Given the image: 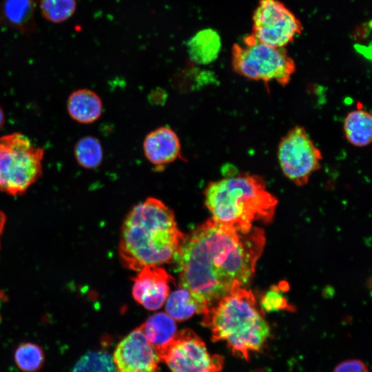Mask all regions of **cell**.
<instances>
[{
  "instance_id": "1",
  "label": "cell",
  "mask_w": 372,
  "mask_h": 372,
  "mask_svg": "<svg viewBox=\"0 0 372 372\" xmlns=\"http://www.w3.org/2000/svg\"><path fill=\"white\" fill-rule=\"evenodd\" d=\"M265 242L260 228L242 231L212 218L207 220L184 237L174 258L180 286L191 292L205 312L250 280Z\"/></svg>"
},
{
  "instance_id": "2",
  "label": "cell",
  "mask_w": 372,
  "mask_h": 372,
  "mask_svg": "<svg viewBox=\"0 0 372 372\" xmlns=\"http://www.w3.org/2000/svg\"><path fill=\"white\" fill-rule=\"evenodd\" d=\"M184 237L172 210L161 200L149 197L134 206L126 216L119 255L124 265L132 270L158 266L175 258Z\"/></svg>"
},
{
  "instance_id": "3",
  "label": "cell",
  "mask_w": 372,
  "mask_h": 372,
  "mask_svg": "<svg viewBox=\"0 0 372 372\" xmlns=\"http://www.w3.org/2000/svg\"><path fill=\"white\" fill-rule=\"evenodd\" d=\"M202 324L211 333L214 342H225L232 353L246 361L260 352L271 337L263 311L251 291L234 287L203 314Z\"/></svg>"
},
{
  "instance_id": "4",
  "label": "cell",
  "mask_w": 372,
  "mask_h": 372,
  "mask_svg": "<svg viewBox=\"0 0 372 372\" xmlns=\"http://www.w3.org/2000/svg\"><path fill=\"white\" fill-rule=\"evenodd\" d=\"M204 194L212 219L242 231L271 220L278 204L261 176L244 172L209 183Z\"/></svg>"
},
{
  "instance_id": "5",
  "label": "cell",
  "mask_w": 372,
  "mask_h": 372,
  "mask_svg": "<svg viewBox=\"0 0 372 372\" xmlns=\"http://www.w3.org/2000/svg\"><path fill=\"white\" fill-rule=\"evenodd\" d=\"M44 154L43 148L21 133L0 136V192H26L42 176Z\"/></svg>"
},
{
  "instance_id": "6",
  "label": "cell",
  "mask_w": 372,
  "mask_h": 372,
  "mask_svg": "<svg viewBox=\"0 0 372 372\" xmlns=\"http://www.w3.org/2000/svg\"><path fill=\"white\" fill-rule=\"evenodd\" d=\"M231 64L239 75L265 83L275 81L287 85L296 71L293 59L285 48H276L258 41L252 34L231 49Z\"/></svg>"
},
{
  "instance_id": "7",
  "label": "cell",
  "mask_w": 372,
  "mask_h": 372,
  "mask_svg": "<svg viewBox=\"0 0 372 372\" xmlns=\"http://www.w3.org/2000/svg\"><path fill=\"white\" fill-rule=\"evenodd\" d=\"M156 353L171 372H220L224 363L223 358L211 355L203 340L190 329L177 332Z\"/></svg>"
},
{
  "instance_id": "8",
  "label": "cell",
  "mask_w": 372,
  "mask_h": 372,
  "mask_svg": "<svg viewBox=\"0 0 372 372\" xmlns=\"http://www.w3.org/2000/svg\"><path fill=\"white\" fill-rule=\"evenodd\" d=\"M278 159L285 176L295 185L303 186L321 167L322 154L305 129L295 126L280 140Z\"/></svg>"
},
{
  "instance_id": "9",
  "label": "cell",
  "mask_w": 372,
  "mask_h": 372,
  "mask_svg": "<svg viewBox=\"0 0 372 372\" xmlns=\"http://www.w3.org/2000/svg\"><path fill=\"white\" fill-rule=\"evenodd\" d=\"M252 34L260 42L285 48L301 34L298 17L279 0H260L254 12Z\"/></svg>"
},
{
  "instance_id": "10",
  "label": "cell",
  "mask_w": 372,
  "mask_h": 372,
  "mask_svg": "<svg viewBox=\"0 0 372 372\" xmlns=\"http://www.w3.org/2000/svg\"><path fill=\"white\" fill-rule=\"evenodd\" d=\"M112 359L116 372H160V359L141 325L119 342Z\"/></svg>"
},
{
  "instance_id": "11",
  "label": "cell",
  "mask_w": 372,
  "mask_h": 372,
  "mask_svg": "<svg viewBox=\"0 0 372 372\" xmlns=\"http://www.w3.org/2000/svg\"><path fill=\"white\" fill-rule=\"evenodd\" d=\"M173 278L162 267L147 266L138 271L134 280L132 293L136 302L149 310L161 308L169 293Z\"/></svg>"
},
{
  "instance_id": "12",
  "label": "cell",
  "mask_w": 372,
  "mask_h": 372,
  "mask_svg": "<svg viewBox=\"0 0 372 372\" xmlns=\"http://www.w3.org/2000/svg\"><path fill=\"white\" fill-rule=\"evenodd\" d=\"M143 148L148 161L157 167L173 163L180 156L179 138L167 126L157 127L148 133L144 138Z\"/></svg>"
},
{
  "instance_id": "13",
  "label": "cell",
  "mask_w": 372,
  "mask_h": 372,
  "mask_svg": "<svg viewBox=\"0 0 372 372\" xmlns=\"http://www.w3.org/2000/svg\"><path fill=\"white\" fill-rule=\"evenodd\" d=\"M39 0H1L0 23L26 34L37 28L34 13Z\"/></svg>"
},
{
  "instance_id": "14",
  "label": "cell",
  "mask_w": 372,
  "mask_h": 372,
  "mask_svg": "<svg viewBox=\"0 0 372 372\" xmlns=\"http://www.w3.org/2000/svg\"><path fill=\"white\" fill-rule=\"evenodd\" d=\"M100 96L89 89H78L70 94L67 101V110L75 121L90 124L96 121L103 112Z\"/></svg>"
},
{
  "instance_id": "15",
  "label": "cell",
  "mask_w": 372,
  "mask_h": 372,
  "mask_svg": "<svg viewBox=\"0 0 372 372\" xmlns=\"http://www.w3.org/2000/svg\"><path fill=\"white\" fill-rule=\"evenodd\" d=\"M221 38L217 31L205 28L196 32L187 43L190 59L199 65H207L218 56Z\"/></svg>"
},
{
  "instance_id": "16",
  "label": "cell",
  "mask_w": 372,
  "mask_h": 372,
  "mask_svg": "<svg viewBox=\"0 0 372 372\" xmlns=\"http://www.w3.org/2000/svg\"><path fill=\"white\" fill-rule=\"evenodd\" d=\"M343 128L345 137L351 145L362 147L371 143L372 116L369 112L361 108L349 112L344 118Z\"/></svg>"
},
{
  "instance_id": "17",
  "label": "cell",
  "mask_w": 372,
  "mask_h": 372,
  "mask_svg": "<svg viewBox=\"0 0 372 372\" xmlns=\"http://www.w3.org/2000/svg\"><path fill=\"white\" fill-rule=\"evenodd\" d=\"M141 327L156 353L167 344L177 333L174 320L162 312L151 316Z\"/></svg>"
},
{
  "instance_id": "18",
  "label": "cell",
  "mask_w": 372,
  "mask_h": 372,
  "mask_svg": "<svg viewBox=\"0 0 372 372\" xmlns=\"http://www.w3.org/2000/svg\"><path fill=\"white\" fill-rule=\"evenodd\" d=\"M165 309L174 320L183 321L196 313L203 314L205 309L185 288L180 287L167 297Z\"/></svg>"
},
{
  "instance_id": "19",
  "label": "cell",
  "mask_w": 372,
  "mask_h": 372,
  "mask_svg": "<svg viewBox=\"0 0 372 372\" xmlns=\"http://www.w3.org/2000/svg\"><path fill=\"white\" fill-rule=\"evenodd\" d=\"M74 156L79 165L84 168L98 167L103 159V149L101 142L92 136L80 138L74 146Z\"/></svg>"
},
{
  "instance_id": "20",
  "label": "cell",
  "mask_w": 372,
  "mask_h": 372,
  "mask_svg": "<svg viewBox=\"0 0 372 372\" xmlns=\"http://www.w3.org/2000/svg\"><path fill=\"white\" fill-rule=\"evenodd\" d=\"M14 360L17 367L23 372H37L45 362L42 348L32 342L21 344L14 351Z\"/></svg>"
},
{
  "instance_id": "21",
  "label": "cell",
  "mask_w": 372,
  "mask_h": 372,
  "mask_svg": "<svg viewBox=\"0 0 372 372\" xmlns=\"http://www.w3.org/2000/svg\"><path fill=\"white\" fill-rule=\"evenodd\" d=\"M43 17L52 23H62L70 18L76 9V0H39Z\"/></svg>"
},
{
  "instance_id": "22",
  "label": "cell",
  "mask_w": 372,
  "mask_h": 372,
  "mask_svg": "<svg viewBox=\"0 0 372 372\" xmlns=\"http://www.w3.org/2000/svg\"><path fill=\"white\" fill-rule=\"evenodd\" d=\"M72 372H116L112 358L103 351H92L83 355Z\"/></svg>"
},
{
  "instance_id": "23",
  "label": "cell",
  "mask_w": 372,
  "mask_h": 372,
  "mask_svg": "<svg viewBox=\"0 0 372 372\" xmlns=\"http://www.w3.org/2000/svg\"><path fill=\"white\" fill-rule=\"evenodd\" d=\"M260 309L271 313L280 311H293L284 296V287L273 286L262 296L260 300Z\"/></svg>"
},
{
  "instance_id": "24",
  "label": "cell",
  "mask_w": 372,
  "mask_h": 372,
  "mask_svg": "<svg viewBox=\"0 0 372 372\" xmlns=\"http://www.w3.org/2000/svg\"><path fill=\"white\" fill-rule=\"evenodd\" d=\"M333 372H369L366 364L357 359H349L338 364Z\"/></svg>"
},
{
  "instance_id": "25",
  "label": "cell",
  "mask_w": 372,
  "mask_h": 372,
  "mask_svg": "<svg viewBox=\"0 0 372 372\" xmlns=\"http://www.w3.org/2000/svg\"><path fill=\"white\" fill-rule=\"evenodd\" d=\"M6 220H7V218H6V214H4L3 211L0 209V244H1V238L3 232L4 228H5L6 223ZM0 247H1V245H0Z\"/></svg>"
},
{
  "instance_id": "26",
  "label": "cell",
  "mask_w": 372,
  "mask_h": 372,
  "mask_svg": "<svg viewBox=\"0 0 372 372\" xmlns=\"http://www.w3.org/2000/svg\"><path fill=\"white\" fill-rule=\"evenodd\" d=\"M5 123V113L1 106L0 105V130L2 129Z\"/></svg>"
}]
</instances>
